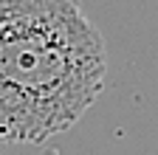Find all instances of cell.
Masks as SVG:
<instances>
[{
  "label": "cell",
  "instance_id": "obj_1",
  "mask_svg": "<svg viewBox=\"0 0 158 155\" xmlns=\"http://www.w3.org/2000/svg\"><path fill=\"white\" fill-rule=\"evenodd\" d=\"M105 40L71 0H0V144H40L93 107Z\"/></svg>",
  "mask_w": 158,
  "mask_h": 155
}]
</instances>
